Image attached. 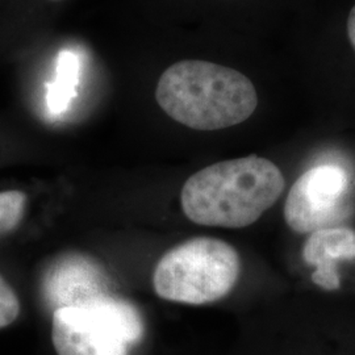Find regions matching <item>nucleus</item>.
Here are the masks:
<instances>
[{
	"mask_svg": "<svg viewBox=\"0 0 355 355\" xmlns=\"http://www.w3.org/2000/svg\"><path fill=\"white\" fill-rule=\"evenodd\" d=\"M350 182L343 167L320 165L293 183L284 204V220L296 233L341 227L352 216Z\"/></svg>",
	"mask_w": 355,
	"mask_h": 355,
	"instance_id": "obj_5",
	"label": "nucleus"
},
{
	"mask_svg": "<svg viewBox=\"0 0 355 355\" xmlns=\"http://www.w3.org/2000/svg\"><path fill=\"white\" fill-rule=\"evenodd\" d=\"M60 83L54 86L51 92V108L58 111L69 101V94H71V87L74 86V76L76 71V60L70 53L62 54V61L60 64Z\"/></svg>",
	"mask_w": 355,
	"mask_h": 355,
	"instance_id": "obj_9",
	"label": "nucleus"
},
{
	"mask_svg": "<svg viewBox=\"0 0 355 355\" xmlns=\"http://www.w3.org/2000/svg\"><path fill=\"white\" fill-rule=\"evenodd\" d=\"M26 195L21 191L0 192V236L12 232L26 215Z\"/></svg>",
	"mask_w": 355,
	"mask_h": 355,
	"instance_id": "obj_8",
	"label": "nucleus"
},
{
	"mask_svg": "<svg viewBox=\"0 0 355 355\" xmlns=\"http://www.w3.org/2000/svg\"><path fill=\"white\" fill-rule=\"evenodd\" d=\"M286 189L279 167L248 155L221 161L191 175L180 193L186 217L204 227L240 229L258 221Z\"/></svg>",
	"mask_w": 355,
	"mask_h": 355,
	"instance_id": "obj_1",
	"label": "nucleus"
},
{
	"mask_svg": "<svg viewBox=\"0 0 355 355\" xmlns=\"http://www.w3.org/2000/svg\"><path fill=\"white\" fill-rule=\"evenodd\" d=\"M101 270L82 257H69L57 263L51 275L49 291L55 308L76 304L104 295Z\"/></svg>",
	"mask_w": 355,
	"mask_h": 355,
	"instance_id": "obj_7",
	"label": "nucleus"
},
{
	"mask_svg": "<svg viewBox=\"0 0 355 355\" xmlns=\"http://www.w3.org/2000/svg\"><path fill=\"white\" fill-rule=\"evenodd\" d=\"M144 330L135 305L104 293L55 308L51 340L58 355H129Z\"/></svg>",
	"mask_w": 355,
	"mask_h": 355,
	"instance_id": "obj_4",
	"label": "nucleus"
},
{
	"mask_svg": "<svg viewBox=\"0 0 355 355\" xmlns=\"http://www.w3.org/2000/svg\"><path fill=\"white\" fill-rule=\"evenodd\" d=\"M240 274L241 258L230 243L195 237L162 255L153 272V286L164 300L209 304L228 296Z\"/></svg>",
	"mask_w": 355,
	"mask_h": 355,
	"instance_id": "obj_3",
	"label": "nucleus"
},
{
	"mask_svg": "<svg viewBox=\"0 0 355 355\" xmlns=\"http://www.w3.org/2000/svg\"><path fill=\"white\" fill-rule=\"evenodd\" d=\"M19 315V297L12 287L0 275V329L11 325Z\"/></svg>",
	"mask_w": 355,
	"mask_h": 355,
	"instance_id": "obj_10",
	"label": "nucleus"
},
{
	"mask_svg": "<svg viewBox=\"0 0 355 355\" xmlns=\"http://www.w3.org/2000/svg\"><path fill=\"white\" fill-rule=\"evenodd\" d=\"M51 1H60V0H51Z\"/></svg>",
	"mask_w": 355,
	"mask_h": 355,
	"instance_id": "obj_12",
	"label": "nucleus"
},
{
	"mask_svg": "<svg viewBox=\"0 0 355 355\" xmlns=\"http://www.w3.org/2000/svg\"><path fill=\"white\" fill-rule=\"evenodd\" d=\"M155 101L184 127L218 130L246 121L258 107V94L253 82L234 69L187 60L162 73Z\"/></svg>",
	"mask_w": 355,
	"mask_h": 355,
	"instance_id": "obj_2",
	"label": "nucleus"
},
{
	"mask_svg": "<svg viewBox=\"0 0 355 355\" xmlns=\"http://www.w3.org/2000/svg\"><path fill=\"white\" fill-rule=\"evenodd\" d=\"M355 258V230L347 227L320 229L309 234L303 246V259L315 267L313 283L325 291L340 288L337 262Z\"/></svg>",
	"mask_w": 355,
	"mask_h": 355,
	"instance_id": "obj_6",
	"label": "nucleus"
},
{
	"mask_svg": "<svg viewBox=\"0 0 355 355\" xmlns=\"http://www.w3.org/2000/svg\"><path fill=\"white\" fill-rule=\"evenodd\" d=\"M347 36L355 51V6L347 17Z\"/></svg>",
	"mask_w": 355,
	"mask_h": 355,
	"instance_id": "obj_11",
	"label": "nucleus"
}]
</instances>
